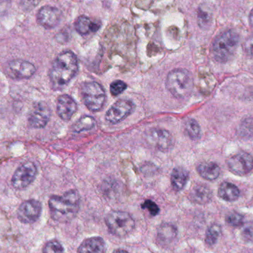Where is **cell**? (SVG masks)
Listing matches in <instances>:
<instances>
[{
  "label": "cell",
  "mask_w": 253,
  "mask_h": 253,
  "mask_svg": "<svg viewBox=\"0 0 253 253\" xmlns=\"http://www.w3.org/2000/svg\"><path fill=\"white\" fill-rule=\"evenodd\" d=\"M79 72V62L75 53L70 50L62 52L53 61L49 72L53 90L65 88Z\"/></svg>",
  "instance_id": "1"
},
{
  "label": "cell",
  "mask_w": 253,
  "mask_h": 253,
  "mask_svg": "<svg viewBox=\"0 0 253 253\" xmlns=\"http://www.w3.org/2000/svg\"><path fill=\"white\" fill-rule=\"evenodd\" d=\"M50 215L54 221L69 222L74 219L80 208V196L78 191L71 190L62 196H52L48 201Z\"/></svg>",
  "instance_id": "2"
},
{
  "label": "cell",
  "mask_w": 253,
  "mask_h": 253,
  "mask_svg": "<svg viewBox=\"0 0 253 253\" xmlns=\"http://www.w3.org/2000/svg\"><path fill=\"white\" fill-rule=\"evenodd\" d=\"M167 89L177 99L189 97L194 87V80L190 71L183 68L172 70L166 79Z\"/></svg>",
  "instance_id": "3"
},
{
  "label": "cell",
  "mask_w": 253,
  "mask_h": 253,
  "mask_svg": "<svg viewBox=\"0 0 253 253\" xmlns=\"http://www.w3.org/2000/svg\"><path fill=\"white\" fill-rule=\"evenodd\" d=\"M240 37L233 30H228L218 35L212 43V53L218 62H227L231 59L239 45Z\"/></svg>",
  "instance_id": "4"
},
{
  "label": "cell",
  "mask_w": 253,
  "mask_h": 253,
  "mask_svg": "<svg viewBox=\"0 0 253 253\" xmlns=\"http://www.w3.org/2000/svg\"><path fill=\"white\" fill-rule=\"evenodd\" d=\"M105 223L110 233L117 237L123 238L132 233L135 221L128 212L112 211L105 217Z\"/></svg>",
  "instance_id": "5"
},
{
  "label": "cell",
  "mask_w": 253,
  "mask_h": 253,
  "mask_svg": "<svg viewBox=\"0 0 253 253\" xmlns=\"http://www.w3.org/2000/svg\"><path fill=\"white\" fill-rule=\"evenodd\" d=\"M81 96L84 105L91 112L101 111L106 100L105 89L96 82L84 83L81 87Z\"/></svg>",
  "instance_id": "6"
},
{
  "label": "cell",
  "mask_w": 253,
  "mask_h": 253,
  "mask_svg": "<svg viewBox=\"0 0 253 253\" xmlns=\"http://www.w3.org/2000/svg\"><path fill=\"white\" fill-rule=\"evenodd\" d=\"M37 175V167L33 162H26L19 167L13 173L11 184L16 190H23L31 185Z\"/></svg>",
  "instance_id": "7"
},
{
  "label": "cell",
  "mask_w": 253,
  "mask_h": 253,
  "mask_svg": "<svg viewBox=\"0 0 253 253\" xmlns=\"http://www.w3.org/2000/svg\"><path fill=\"white\" fill-rule=\"evenodd\" d=\"M37 71L35 65L23 59H13L6 65L5 74L15 80H28Z\"/></svg>",
  "instance_id": "8"
},
{
  "label": "cell",
  "mask_w": 253,
  "mask_h": 253,
  "mask_svg": "<svg viewBox=\"0 0 253 253\" xmlns=\"http://www.w3.org/2000/svg\"><path fill=\"white\" fill-rule=\"evenodd\" d=\"M145 139L150 145L160 151H169L174 145V138L169 131L161 128H152L147 131Z\"/></svg>",
  "instance_id": "9"
},
{
  "label": "cell",
  "mask_w": 253,
  "mask_h": 253,
  "mask_svg": "<svg viewBox=\"0 0 253 253\" xmlns=\"http://www.w3.org/2000/svg\"><path fill=\"white\" fill-rule=\"evenodd\" d=\"M135 105L128 99H119L105 114V120L111 125H117L132 114Z\"/></svg>",
  "instance_id": "10"
},
{
  "label": "cell",
  "mask_w": 253,
  "mask_h": 253,
  "mask_svg": "<svg viewBox=\"0 0 253 253\" xmlns=\"http://www.w3.org/2000/svg\"><path fill=\"white\" fill-rule=\"evenodd\" d=\"M51 117L50 107L44 102H36L28 116V126L34 129H41L47 126Z\"/></svg>",
  "instance_id": "11"
},
{
  "label": "cell",
  "mask_w": 253,
  "mask_h": 253,
  "mask_svg": "<svg viewBox=\"0 0 253 253\" xmlns=\"http://www.w3.org/2000/svg\"><path fill=\"white\" fill-rule=\"evenodd\" d=\"M227 165L233 173L238 175H247L253 169V158L246 152H239L230 156Z\"/></svg>",
  "instance_id": "12"
},
{
  "label": "cell",
  "mask_w": 253,
  "mask_h": 253,
  "mask_svg": "<svg viewBox=\"0 0 253 253\" xmlns=\"http://www.w3.org/2000/svg\"><path fill=\"white\" fill-rule=\"evenodd\" d=\"M42 204L35 199L22 202L17 211L18 219L24 224H31L38 221L41 215Z\"/></svg>",
  "instance_id": "13"
},
{
  "label": "cell",
  "mask_w": 253,
  "mask_h": 253,
  "mask_svg": "<svg viewBox=\"0 0 253 253\" xmlns=\"http://www.w3.org/2000/svg\"><path fill=\"white\" fill-rule=\"evenodd\" d=\"M62 19V12L53 6L46 5L41 7L37 15L39 25L46 29H52L59 25Z\"/></svg>",
  "instance_id": "14"
},
{
  "label": "cell",
  "mask_w": 253,
  "mask_h": 253,
  "mask_svg": "<svg viewBox=\"0 0 253 253\" xmlns=\"http://www.w3.org/2000/svg\"><path fill=\"white\" fill-rule=\"evenodd\" d=\"M77 111V102L71 96L63 94L59 96L56 102V113L61 120L70 121Z\"/></svg>",
  "instance_id": "15"
},
{
  "label": "cell",
  "mask_w": 253,
  "mask_h": 253,
  "mask_svg": "<svg viewBox=\"0 0 253 253\" xmlns=\"http://www.w3.org/2000/svg\"><path fill=\"white\" fill-rule=\"evenodd\" d=\"M211 189L203 184H195L189 193V198L191 202L198 205H205L212 199Z\"/></svg>",
  "instance_id": "16"
},
{
  "label": "cell",
  "mask_w": 253,
  "mask_h": 253,
  "mask_svg": "<svg viewBox=\"0 0 253 253\" xmlns=\"http://www.w3.org/2000/svg\"><path fill=\"white\" fill-rule=\"evenodd\" d=\"M106 245L101 237L88 238L82 242L78 248L79 253H105Z\"/></svg>",
  "instance_id": "17"
},
{
  "label": "cell",
  "mask_w": 253,
  "mask_h": 253,
  "mask_svg": "<svg viewBox=\"0 0 253 253\" xmlns=\"http://www.w3.org/2000/svg\"><path fill=\"white\" fill-rule=\"evenodd\" d=\"M170 180L173 190L177 192L181 191L188 181V171L181 167H177L172 169Z\"/></svg>",
  "instance_id": "18"
},
{
  "label": "cell",
  "mask_w": 253,
  "mask_h": 253,
  "mask_svg": "<svg viewBox=\"0 0 253 253\" xmlns=\"http://www.w3.org/2000/svg\"><path fill=\"white\" fill-rule=\"evenodd\" d=\"M176 227L171 224H163L158 230V242L162 244V246L172 243L177 237Z\"/></svg>",
  "instance_id": "19"
},
{
  "label": "cell",
  "mask_w": 253,
  "mask_h": 253,
  "mask_svg": "<svg viewBox=\"0 0 253 253\" xmlns=\"http://www.w3.org/2000/svg\"><path fill=\"white\" fill-rule=\"evenodd\" d=\"M197 171L202 178L208 181H213L219 176L221 169L216 163L203 162L197 167Z\"/></svg>",
  "instance_id": "20"
},
{
  "label": "cell",
  "mask_w": 253,
  "mask_h": 253,
  "mask_svg": "<svg viewBox=\"0 0 253 253\" xmlns=\"http://www.w3.org/2000/svg\"><path fill=\"white\" fill-rule=\"evenodd\" d=\"M218 195L221 199L226 202H234L239 199L240 190L235 184L225 181L219 186Z\"/></svg>",
  "instance_id": "21"
},
{
  "label": "cell",
  "mask_w": 253,
  "mask_h": 253,
  "mask_svg": "<svg viewBox=\"0 0 253 253\" xmlns=\"http://www.w3.org/2000/svg\"><path fill=\"white\" fill-rule=\"evenodd\" d=\"M76 31L81 35H87L90 32H96L99 30L97 24L93 22L86 16H80L75 22Z\"/></svg>",
  "instance_id": "22"
},
{
  "label": "cell",
  "mask_w": 253,
  "mask_h": 253,
  "mask_svg": "<svg viewBox=\"0 0 253 253\" xmlns=\"http://www.w3.org/2000/svg\"><path fill=\"white\" fill-rule=\"evenodd\" d=\"M212 12L206 4H202L198 10V22L202 29L209 28L212 23Z\"/></svg>",
  "instance_id": "23"
},
{
  "label": "cell",
  "mask_w": 253,
  "mask_h": 253,
  "mask_svg": "<svg viewBox=\"0 0 253 253\" xmlns=\"http://www.w3.org/2000/svg\"><path fill=\"white\" fill-rule=\"evenodd\" d=\"M96 125V122L93 117L90 116H84L73 125V130L75 132L90 130L95 127Z\"/></svg>",
  "instance_id": "24"
},
{
  "label": "cell",
  "mask_w": 253,
  "mask_h": 253,
  "mask_svg": "<svg viewBox=\"0 0 253 253\" xmlns=\"http://www.w3.org/2000/svg\"><path fill=\"white\" fill-rule=\"evenodd\" d=\"M221 227L219 224H212L207 230L205 242L209 247H212L218 242V238L221 236Z\"/></svg>",
  "instance_id": "25"
},
{
  "label": "cell",
  "mask_w": 253,
  "mask_h": 253,
  "mask_svg": "<svg viewBox=\"0 0 253 253\" xmlns=\"http://www.w3.org/2000/svg\"><path fill=\"white\" fill-rule=\"evenodd\" d=\"M186 133L191 139L196 140L200 137L201 127L196 120L189 119L184 125Z\"/></svg>",
  "instance_id": "26"
},
{
  "label": "cell",
  "mask_w": 253,
  "mask_h": 253,
  "mask_svg": "<svg viewBox=\"0 0 253 253\" xmlns=\"http://www.w3.org/2000/svg\"><path fill=\"white\" fill-rule=\"evenodd\" d=\"M238 133L244 138H251L253 136V117H248L242 120L238 128Z\"/></svg>",
  "instance_id": "27"
},
{
  "label": "cell",
  "mask_w": 253,
  "mask_h": 253,
  "mask_svg": "<svg viewBox=\"0 0 253 253\" xmlns=\"http://www.w3.org/2000/svg\"><path fill=\"white\" fill-rule=\"evenodd\" d=\"M43 253H65V251L60 242L52 240L44 245Z\"/></svg>",
  "instance_id": "28"
},
{
  "label": "cell",
  "mask_w": 253,
  "mask_h": 253,
  "mask_svg": "<svg viewBox=\"0 0 253 253\" xmlns=\"http://www.w3.org/2000/svg\"><path fill=\"white\" fill-rule=\"evenodd\" d=\"M226 221L229 225L232 227H240L243 224L244 217L239 212H232L226 217Z\"/></svg>",
  "instance_id": "29"
},
{
  "label": "cell",
  "mask_w": 253,
  "mask_h": 253,
  "mask_svg": "<svg viewBox=\"0 0 253 253\" xmlns=\"http://www.w3.org/2000/svg\"><path fill=\"white\" fill-rule=\"evenodd\" d=\"M126 87L127 85L125 82L122 80H116L114 83H111L110 90L113 96H117L123 93L126 90Z\"/></svg>",
  "instance_id": "30"
},
{
  "label": "cell",
  "mask_w": 253,
  "mask_h": 253,
  "mask_svg": "<svg viewBox=\"0 0 253 253\" xmlns=\"http://www.w3.org/2000/svg\"><path fill=\"white\" fill-rule=\"evenodd\" d=\"M141 208L143 210H147L152 216H156L160 212L159 206L153 202L152 200H146L144 203L141 205Z\"/></svg>",
  "instance_id": "31"
},
{
  "label": "cell",
  "mask_w": 253,
  "mask_h": 253,
  "mask_svg": "<svg viewBox=\"0 0 253 253\" xmlns=\"http://www.w3.org/2000/svg\"><path fill=\"white\" fill-rule=\"evenodd\" d=\"M41 0H20V6L25 11H31L34 10Z\"/></svg>",
  "instance_id": "32"
},
{
  "label": "cell",
  "mask_w": 253,
  "mask_h": 253,
  "mask_svg": "<svg viewBox=\"0 0 253 253\" xmlns=\"http://www.w3.org/2000/svg\"><path fill=\"white\" fill-rule=\"evenodd\" d=\"M244 49L248 55L253 56V35L248 37L244 43Z\"/></svg>",
  "instance_id": "33"
},
{
  "label": "cell",
  "mask_w": 253,
  "mask_h": 253,
  "mask_svg": "<svg viewBox=\"0 0 253 253\" xmlns=\"http://www.w3.org/2000/svg\"><path fill=\"white\" fill-rule=\"evenodd\" d=\"M249 21L251 26L253 27V8L251 10V13H250Z\"/></svg>",
  "instance_id": "34"
},
{
  "label": "cell",
  "mask_w": 253,
  "mask_h": 253,
  "mask_svg": "<svg viewBox=\"0 0 253 253\" xmlns=\"http://www.w3.org/2000/svg\"><path fill=\"white\" fill-rule=\"evenodd\" d=\"M113 253H129L127 252V251H125V250H116L115 251H114Z\"/></svg>",
  "instance_id": "35"
}]
</instances>
